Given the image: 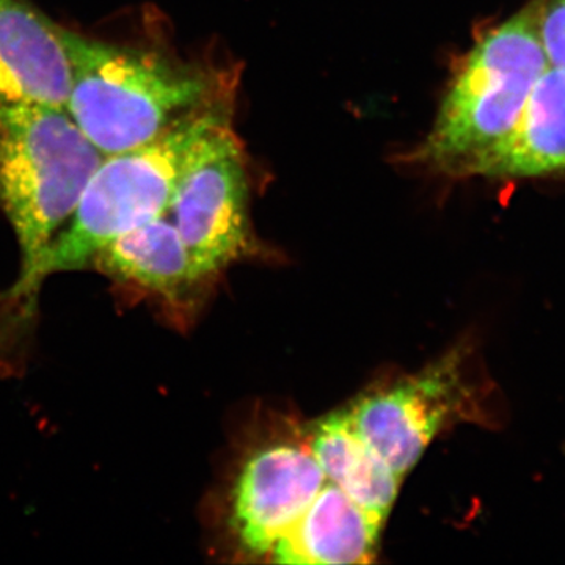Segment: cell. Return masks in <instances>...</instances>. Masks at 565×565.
<instances>
[{
    "label": "cell",
    "mask_w": 565,
    "mask_h": 565,
    "mask_svg": "<svg viewBox=\"0 0 565 565\" xmlns=\"http://www.w3.org/2000/svg\"><path fill=\"white\" fill-rule=\"evenodd\" d=\"M471 177L565 182V70L548 66L535 82L514 128L476 163Z\"/></svg>",
    "instance_id": "9"
},
{
    "label": "cell",
    "mask_w": 565,
    "mask_h": 565,
    "mask_svg": "<svg viewBox=\"0 0 565 565\" xmlns=\"http://www.w3.org/2000/svg\"><path fill=\"white\" fill-rule=\"evenodd\" d=\"M103 159L65 109L0 107V207L20 243L21 274L68 223Z\"/></svg>",
    "instance_id": "4"
},
{
    "label": "cell",
    "mask_w": 565,
    "mask_h": 565,
    "mask_svg": "<svg viewBox=\"0 0 565 565\" xmlns=\"http://www.w3.org/2000/svg\"><path fill=\"white\" fill-rule=\"evenodd\" d=\"M70 90L62 25L29 0H0V107L66 110Z\"/></svg>",
    "instance_id": "8"
},
{
    "label": "cell",
    "mask_w": 565,
    "mask_h": 565,
    "mask_svg": "<svg viewBox=\"0 0 565 565\" xmlns=\"http://www.w3.org/2000/svg\"><path fill=\"white\" fill-rule=\"evenodd\" d=\"M236 95L189 114L158 139L104 156L66 228L9 292L25 297L61 270L81 269L122 233L166 215L182 174L212 131L233 120Z\"/></svg>",
    "instance_id": "2"
},
{
    "label": "cell",
    "mask_w": 565,
    "mask_h": 565,
    "mask_svg": "<svg viewBox=\"0 0 565 565\" xmlns=\"http://www.w3.org/2000/svg\"><path fill=\"white\" fill-rule=\"evenodd\" d=\"M548 61L526 3L486 29L452 71L426 139L404 161L445 177L470 178L509 136Z\"/></svg>",
    "instance_id": "3"
},
{
    "label": "cell",
    "mask_w": 565,
    "mask_h": 565,
    "mask_svg": "<svg viewBox=\"0 0 565 565\" xmlns=\"http://www.w3.org/2000/svg\"><path fill=\"white\" fill-rule=\"evenodd\" d=\"M326 482L308 445H270L248 457L234 484L230 514L245 552L269 555Z\"/></svg>",
    "instance_id": "7"
},
{
    "label": "cell",
    "mask_w": 565,
    "mask_h": 565,
    "mask_svg": "<svg viewBox=\"0 0 565 565\" xmlns=\"http://www.w3.org/2000/svg\"><path fill=\"white\" fill-rule=\"evenodd\" d=\"M71 63L66 111L103 156L158 139L182 118L236 95L237 71L188 63L63 28Z\"/></svg>",
    "instance_id": "1"
},
{
    "label": "cell",
    "mask_w": 565,
    "mask_h": 565,
    "mask_svg": "<svg viewBox=\"0 0 565 565\" xmlns=\"http://www.w3.org/2000/svg\"><path fill=\"white\" fill-rule=\"evenodd\" d=\"M92 263L110 277L166 297H177L200 280L169 214L122 233L96 253Z\"/></svg>",
    "instance_id": "12"
},
{
    "label": "cell",
    "mask_w": 565,
    "mask_h": 565,
    "mask_svg": "<svg viewBox=\"0 0 565 565\" xmlns=\"http://www.w3.org/2000/svg\"><path fill=\"white\" fill-rule=\"evenodd\" d=\"M384 522L326 482L277 545V564H370Z\"/></svg>",
    "instance_id": "10"
},
{
    "label": "cell",
    "mask_w": 565,
    "mask_h": 565,
    "mask_svg": "<svg viewBox=\"0 0 565 565\" xmlns=\"http://www.w3.org/2000/svg\"><path fill=\"white\" fill-rule=\"evenodd\" d=\"M550 66L565 70V0H530Z\"/></svg>",
    "instance_id": "13"
},
{
    "label": "cell",
    "mask_w": 565,
    "mask_h": 565,
    "mask_svg": "<svg viewBox=\"0 0 565 565\" xmlns=\"http://www.w3.org/2000/svg\"><path fill=\"white\" fill-rule=\"evenodd\" d=\"M248 200L244 148L228 120L215 128L196 152L167 212L200 280L250 250Z\"/></svg>",
    "instance_id": "6"
},
{
    "label": "cell",
    "mask_w": 565,
    "mask_h": 565,
    "mask_svg": "<svg viewBox=\"0 0 565 565\" xmlns=\"http://www.w3.org/2000/svg\"><path fill=\"white\" fill-rule=\"evenodd\" d=\"M470 351L455 349L415 375L364 393L348 408L352 426L403 478L427 446L459 422H479L481 396L470 381Z\"/></svg>",
    "instance_id": "5"
},
{
    "label": "cell",
    "mask_w": 565,
    "mask_h": 565,
    "mask_svg": "<svg viewBox=\"0 0 565 565\" xmlns=\"http://www.w3.org/2000/svg\"><path fill=\"white\" fill-rule=\"evenodd\" d=\"M308 449L327 482L385 523L403 478L352 426L348 412L341 411L316 423Z\"/></svg>",
    "instance_id": "11"
}]
</instances>
